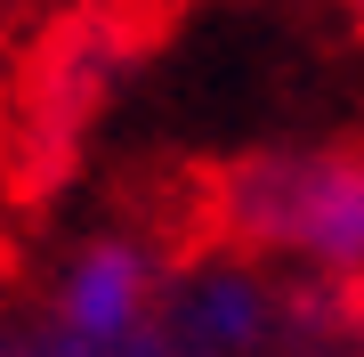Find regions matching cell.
Here are the masks:
<instances>
[{
  "label": "cell",
  "mask_w": 364,
  "mask_h": 357,
  "mask_svg": "<svg viewBox=\"0 0 364 357\" xmlns=\"http://www.w3.org/2000/svg\"><path fill=\"white\" fill-rule=\"evenodd\" d=\"M267 357H364V292H324L284 276V317Z\"/></svg>",
  "instance_id": "4"
},
{
  "label": "cell",
  "mask_w": 364,
  "mask_h": 357,
  "mask_svg": "<svg viewBox=\"0 0 364 357\" xmlns=\"http://www.w3.org/2000/svg\"><path fill=\"white\" fill-rule=\"evenodd\" d=\"M0 357H41V349H33V325H25V309H0Z\"/></svg>",
  "instance_id": "5"
},
{
  "label": "cell",
  "mask_w": 364,
  "mask_h": 357,
  "mask_svg": "<svg viewBox=\"0 0 364 357\" xmlns=\"http://www.w3.org/2000/svg\"><path fill=\"white\" fill-rule=\"evenodd\" d=\"M340 9H348V16H356V25H364V0H340Z\"/></svg>",
  "instance_id": "6"
},
{
  "label": "cell",
  "mask_w": 364,
  "mask_h": 357,
  "mask_svg": "<svg viewBox=\"0 0 364 357\" xmlns=\"http://www.w3.org/2000/svg\"><path fill=\"white\" fill-rule=\"evenodd\" d=\"M275 317H284V276L195 236L130 357H267Z\"/></svg>",
  "instance_id": "3"
},
{
  "label": "cell",
  "mask_w": 364,
  "mask_h": 357,
  "mask_svg": "<svg viewBox=\"0 0 364 357\" xmlns=\"http://www.w3.org/2000/svg\"><path fill=\"white\" fill-rule=\"evenodd\" d=\"M195 227L291 284L364 292V138H267L210 162Z\"/></svg>",
  "instance_id": "1"
},
{
  "label": "cell",
  "mask_w": 364,
  "mask_h": 357,
  "mask_svg": "<svg viewBox=\"0 0 364 357\" xmlns=\"http://www.w3.org/2000/svg\"><path fill=\"white\" fill-rule=\"evenodd\" d=\"M0 9H41V0H0Z\"/></svg>",
  "instance_id": "7"
},
{
  "label": "cell",
  "mask_w": 364,
  "mask_h": 357,
  "mask_svg": "<svg viewBox=\"0 0 364 357\" xmlns=\"http://www.w3.org/2000/svg\"><path fill=\"white\" fill-rule=\"evenodd\" d=\"M186 236L154 219H97L49 260L41 292L25 301L41 357H130L146 317H154Z\"/></svg>",
  "instance_id": "2"
}]
</instances>
